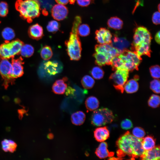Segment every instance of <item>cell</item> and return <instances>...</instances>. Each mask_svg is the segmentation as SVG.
Here are the masks:
<instances>
[{
    "mask_svg": "<svg viewBox=\"0 0 160 160\" xmlns=\"http://www.w3.org/2000/svg\"><path fill=\"white\" fill-rule=\"evenodd\" d=\"M143 138H137L127 131L117 140L116 145L119 151L133 157H141L145 150L142 146Z\"/></svg>",
    "mask_w": 160,
    "mask_h": 160,
    "instance_id": "1",
    "label": "cell"
},
{
    "mask_svg": "<svg viewBox=\"0 0 160 160\" xmlns=\"http://www.w3.org/2000/svg\"><path fill=\"white\" fill-rule=\"evenodd\" d=\"M152 39L151 34L145 27L139 26L135 29L131 49L138 55L151 56L150 45Z\"/></svg>",
    "mask_w": 160,
    "mask_h": 160,
    "instance_id": "2",
    "label": "cell"
},
{
    "mask_svg": "<svg viewBox=\"0 0 160 160\" xmlns=\"http://www.w3.org/2000/svg\"><path fill=\"white\" fill-rule=\"evenodd\" d=\"M81 23V17L76 16L73 23L68 39L65 42L68 54L71 60L77 61L80 59L81 44L78 33V28Z\"/></svg>",
    "mask_w": 160,
    "mask_h": 160,
    "instance_id": "3",
    "label": "cell"
},
{
    "mask_svg": "<svg viewBox=\"0 0 160 160\" xmlns=\"http://www.w3.org/2000/svg\"><path fill=\"white\" fill-rule=\"evenodd\" d=\"M16 7L21 16L27 20H32L40 14V5L37 0H20Z\"/></svg>",
    "mask_w": 160,
    "mask_h": 160,
    "instance_id": "4",
    "label": "cell"
},
{
    "mask_svg": "<svg viewBox=\"0 0 160 160\" xmlns=\"http://www.w3.org/2000/svg\"><path fill=\"white\" fill-rule=\"evenodd\" d=\"M114 118V116L111 110L106 108H102L93 112L91 121L94 126H101L112 122Z\"/></svg>",
    "mask_w": 160,
    "mask_h": 160,
    "instance_id": "5",
    "label": "cell"
},
{
    "mask_svg": "<svg viewBox=\"0 0 160 160\" xmlns=\"http://www.w3.org/2000/svg\"><path fill=\"white\" fill-rule=\"evenodd\" d=\"M118 56L123 61L125 68L129 71L138 70L142 58L135 52L126 49Z\"/></svg>",
    "mask_w": 160,
    "mask_h": 160,
    "instance_id": "6",
    "label": "cell"
},
{
    "mask_svg": "<svg viewBox=\"0 0 160 160\" xmlns=\"http://www.w3.org/2000/svg\"><path fill=\"white\" fill-rule=\"evenodd\" d=\"M129 71L125 68L118 69L110 75L109 79L115 88L123 93L124 86L129 77Z\"/></svg>",
    "mask_w": 160,
    "mask_h": 160,
    "instance_id": "7",
    "label": "cell"
},
{
    "mask_svg": "<svg viewBox=\"0 0 160 160\" xmlns=\"http://www.w3.org/2000/svg\"><path fill=\"white\" fill-rule=\"evenodd\" d=\"M0 74L4 80V85L7 88L9 83H13L14 79L12 77L11 63L8 59L1 60L0 62Z\"/></svg>",
    "mask_w": 160,
    "mask_h": 160,
    "instance_id": "8",
    "label": "cell"
},
{
    "mask_svg": "<svg viewBox=\"0 0 160 160\" xmlns=\"http://www.w3.org/2000/svg\"><path fill=\"white\" fill-rule=\"evenodd\" d=\"M16 55L12 41H6L0 45V60L8 59L13 58Z\"/></svg>",
    "mask_w": 160,
    "mask_h": 160,
    "instance_id": "9",
    "label": "cell"
},
{
    "mask_svg": "<svg viewBox=\"0 0 160 160\" xmlns=\"http://www.w3.org/2000/svg\"><path fill=\"white\" fill-rule=\"evenodd\" d=\"M95 50L96 52L105 54L111 60L113 57L120 54L119 51L111 44L96 45L95 47Z\"/></svg>",
    "mask_w": 160,
    "mask_h": 160,
    "instance_id": "10",
    "label": "cell"
},
{
    "mask_svg": "<svg viewBox=\"0 0 160 160\" xmlns=\"http://www.w3.org/2000/svg\"><path fill=\"white\" fill-rule=\"evenodd\" d=\"M95 39L100 44H111L112 35L110 31L105 28H101L96 31Z\"/></svg>",
    "mask_w": 160,
    "mask_h": 160,
    "instance_id": "11",
    "label": "cell"
},
{
    "mask_svg": "<svg viewBox=\"0 0 160 160\" xmlns=\"http://www.w3.org/2000/svg\"><path fill=\"white\" fill-rule=\"evenodd\" d=\"M51 15L55 20L60 21L65 19L68 14L67 8L64 5L57 4L54 5L51 9Z\"/></svg>",
    "mask_w": 160,
    "mask_h": 160,
    "instance_id": "12",
    "label": "cell"
},
{
    "mask_svg": "<svg viewBox=\"0 0 160 160\" xmlns=\"http://www.w3.org/2000/svg\"><path fill=\"white\" fill-rule=\"evenodd\" d=\"M111 44L116 49L120 54L127 49L130 45V43L126 38L119 37L116 35L112 38Z\"/></svg>",
    "mask_w": 160,
    "mask_h": 160,
    "instance_id": "13",
    "label": "cell"
},
{
    "mask_svg": "<svg viewBox=\"0 0 160 160\" xmlns=\"http://www.w3.org/2000/svg\"><path fill=\"white\" fill-rule=\"evenodd\" d=\"M24 62L21 57L17 59L13 58L12 60V77L13 79L21 77L23 74V65Z\"/></svg>",
    "mask_w": 160,
    "mask_h": 160,
    "instance_id": "14",
    "label": "cell"
},
{
    "mask_svg": "<svg viewBox=\"0 0 160 160\" xmlns=\"http://www.w3.org/2000/svg\"><path fill=\"white\" fill-rule=\"evenodd\" d=\"M43 65L45 72L50 75H54L60 73L63 68L60 63L56 61H47Z\"/></svg>",
    "mask_w": 160,
    "mask_h": 160,
    "instance_id": "15",
    "label": "cell"
},
{
    "mask_svg": "<svg viewBox=\"0 0 160 160\" xmlns=\"http://www.w3.org/2000/svg\"><path fill=\"white\" fill-rule=\"evenodd\" d=\"M94 137L99 142H103L109 137V131L106 127H103L96 128L94 132Z\"/></svg>",
    "mask_w": 160,
    "mask_h": 160,
    "instance_id": "16",
    "label": "cell"
},
{
    "mask_svg": "<svg viewBox=\"0 0 160 160\" xmlns=\"http://www.w3.org/2000/svg\"><path fill=\"white\" fill-rule=\"evenodd\" d=\"M67 80V78L65 77L62 79L56 80L53 84L52 87L53 92L56 94H63L67 87V85L65 83Z\"/></svg>",
    "mask_w": 160,
    "mask_h": 160,
    "instance_id": "17",
    "label": "cell"
},
{
    "mask_svg": "<svg viewBox=\"0 0 160 160\" xmlns=\"http://www.w3.org/2000/svg\"><path fill=\"white\" fill-rule=\"evenodd\" d=\"M28 33L31 38L36 40L41 39L44 36L43 28L38 24H33L30 27Z\"/></svg>",
    "mask_w": 160,
    "mask_h": 160,
    "instance_id": "18",
    "label": "cell"
},
{
    "mask_svg": "<svg viewBox=\"0 0 160 160\" xmlns=\"http://www.w3.org/2000/svg\"><path fill=\"white\" fill-rule=\"evenodd\" d=\"M139 78L138 76H135L133 79L127 81L124 86V90L128 93H132L136 92L139 88V84L137 81Z\"/></svg>",
    "mask_w": 160,
    "mask_h": 160,
    "instance_id": "19",
    "label": "cell"
},
{
    "mask_svg": "<svg viewBox=\"0 0 160 160\" xmlns=\"http://www.w3.org/2000/svg\"><path fill=\"white\" fill-rule=\"evenodd\" d=\"M160 152L159 146H155L150 150L145 151L140 157L152 160H160Z\"/></svg>",
    "mask_w": 160,
    "mask_h": 160,
    "instance_id": "20",
    "label": "cell"
},
{
    "mask_svg": "<svg viewBox=\"0 0 160 160\" xmlns=\"http://www.w3.org/2000/svg\"><path fill=\"white\" fill-rule=\"evenodd\" d=\"M93 56L95 59V64L99 66L110 65L111 60L103 53L95 52L93 54Z\"/></svg>",
    "mask_w": 160,
    "mask_h": 160,
    "instance_id": "21",
    "label": "cell"
},
{
    "mask_svg": "<svg viewBox=\"0 0 160 160\" xmlns=\"http://www.w3.org/2000/svg\"><path fill=\"white\" fill-rule=\"evenodd\" d=\"M108 148V144L106 142H101L95 151L96 156L100 159H104L108 157L110 153Z\"/></svg>",
    "mask_w": 160,
    "mask_h": 160,
    "instance_id": "22",
    "label": "cell"
},
{
    "mask_svg": "<svg viewBox=\"0 0 160 160\" xmlns=\"http://www.w3.org/2000/svg\"><path fill=\"white\" fill-rule=\"evenodd\" d=\"M86 118L85 113L79 111L73 113L71 116L72 123L76 125H80L84 123Z\"/></svg>",
    "mask_w": 160,
    "mask_h": 160,
    "instance_id": "23",
    "label": "cell"
},
{
    "mask_svg": "<svg viewBox=\"0 0 160 160\" xmlns=\"http://www.w3.org/2000/svg\"><path fill=\"white\" fill-rule=\"evenodd\" d=\"M2 148L5 152L13 153L17 147V144L13 141L7 139L4 140L1 142Z\"/></svg>",
    "mask_w": 160,
    "mask_h": 160,
    "instance_id": "24",
    "label": "cell"
},
{
    "mask_svg": "<svg viewBox=\"0 0 160 160\" xmlns=\"http://www.w3.org/2000/svg\"><path fill=\"white\" fill-rule=\"evenodd\" d=\"M156 140L151 135H148L143 138L142 147L145 151L150 150L155 147Z\"/></svg>",
    "mask_w": 160,
    "mask_h": 160,
    "instance_id": "25",
    "label": "cell"
},
{
    "mask_svg": "<svg viewBox=\"0 0 160 160\" xmlns=\"http://www.w3.org/2000/svg\"><path fill=\"white\" fill-rule=\"evenodd\" d=\"M85 105L87 110L92 111L96 110L98 108L99 102L96 97L91 96L86 99L85 102Z\"/></svg>",
    "mask_w": 160,
    "mask_h": 160,
    "instance_id": "26",
    "label": "cell"
},
{
    "mask_svg": "<svg viewBox=\"0 0 160 160\" xmlns=\"http://www.w3.org/2000/svg\"><path fill=\"white\" fill-rule=\"evenodd\" d=\"M107 25L109 28L119 30L122 28L123 23L122 20L117 17H111L108 21Z\"/></svg>",
    "mask_w": 160,
    "mask_h": 160,
    "instance_id": "27",
    "label": "cell"
},
{
    "mask_svg": "<svg viewBox=\"0 0 160 160\" xmlns=\"http://www.w3.org/2000/svg\"><path fill=\"white\" fill-rule=\"evenodd\" d=\"M113 71L120 68H125L122 60L118 55L113 57L111 60L110 65Z\"/></svg>",
    "mask_w": 160,
    "mask_h": 160,
    "instance_id": "28",
    "label": "cell"
},
{
    "mask_svg": "<svg viewBox=\"0 0 160 160\" xmlns=\"http://www.w3.org/2000/svg\"><path fill=\"white\" fill-rule=\"evenodd\" d=\"M81 82L82 86L85 89L92 88L95 83V81L93 78L88 75L84 76L82 78Z\"/></svg>",
    "mask_w": 160,
    "mask_h": 160,
    "instance_id": "29",
    "label": "cell"
},
{
    "mask_svg": "<svg viewBox=\"0 0 160 160\" xmlns=\"http://www.w3.org/2000/svg\"><path fill=\"white\" fill-rule=\"evenodd\" d=\"M34 49L31 45L25 44L22 46L20 53L21 55L25 57H29L33 54Z\"/></svg>",
    "mask_w": 160,
    "mask_h": 160,
    "instance_id": "30",
    "label": "cell"
},
{
    "mask_svg": "<svg viewBox=\"0 0 160 160\" xmlns=\"http://www.w3.org/2000/svg\"><path fill=\"white\" fill-rule=\"evenodd\" d=\"M41 57L44 60H47L51 58L53 52L51 47L49 46L45 45L41 49L40 51Z\"/></svg>",
    "mask_w": 160,
    "mask_h": 160,
    "instance_id": "31",
    "label": "cell"
},
{
    "mask_svg": "<svg viewBox=\"0 0 160 160\" xmlns=\"http://www.w3.org/2000/svg\"><path fill=\"white\" fill-rule=\"evenodd\" d=\"M1 35L6 41H9L12 40L15 36L14 30L9 27L4 28L2 32Z\"/></svg>",
    "mask_w": 160,
    "mask_h": 160,
    "instance_id": "32",
    "label": "cell"
},
{
    "mask_svg": "<svg viewBox=\"0 0 160 160\" xmlns=\"http://www.w3.org/2000/svg\"><path fill=\"white\" fill-rule=\"evenodd\" d=\"M91 74L93 78L95 79H100L103 77L104 72L100 67L95 66L92 69Z\"/></svg>",
    "mask_w": 160,
    "mask_h": 160,
    "instance_id": "33",
    "label": "cell"
},
{
    "mask_svg": "<svg viewBox=\"0 0 160 160\" xmlns=\"http://www.w3.org/2000/svg\"><path fill=\"white\" fill-rule=\"evenodd\" d=\"M160 100L159 96L155 95H152L148 101V104L150 107L156 108L159 107Z\"/></svg>",
    "mask_w": 160,
    "mask_h": 160,
    "instance_id": "34",
    "label": "cell"
},
{
    "mask_svg": "<svg viewBox=\"0 0 160 160\" xmlns=\"http://www.w3.org/2000/svg\"><path fill=\"white\" fill-rule=\"evenodd\" d=\"M77 31L79 35L81 36H86L89 35L90 29L88 25L83 24L79 25Z\"/></svg>",
    "mask_w": 160,
    "mask_h": 160,
    "instance_id": "35",
    "label": "cell"
},
{
    "mask_svg": "<svg viewBox=\"0 0 160 160\" xmlns=\"http://www.w3.org/2000/svg\"><path fill=\"white\" fill-rule=\"evenodd\" d=\"M60 24L55 20H51L49 21L47 26V31L51 33H55L59 29Z\"/></svg>",
    "mask_w": 160,
    "mask_h": 160,
    "instance_id": "36",
    "label": "cell"
},
{
    "mask_svg": "<svg viewBox=\"0 0 160 160\" xmlns=\"http://www.w3.org/2000/svg\"><path fill=\"white\" fill-rule=\"evenodd\" d=\"M132 134L135 137L139 138H143L145 135L144 129L140 127H136L132 130Z\"/></svg>",
    "mask_w": 160,
    "mask_h": 160,
    "instance_id": "37",
    "label": "cell"
},
{
    "mask_svg": "<svg viewBox=\"0 0 160 160\" xmlns=\"http://www.w3.org/2000/svg\"><path fill=\"white\" fill-rule=\"evenodd\" d=\"M151 89L154 93L156 94L160 93V82L158 79H155L152 80L150 83Z\"/></svg>",
    "mask_w": 160,
    "mask_h": 160,
    "instance_id": "38",
    "label": "cell"
},
{
    "mask_svg": "<svg viewBox=\"0 0 160 160\" xmlns=\"http://www.w3.org/2000/svg\"><path fill=\"white\" fill-rule=\"evenodd\" d=\"M151 76L155 79H159L160 76V68L159 65H156L151 66L150 69Z\"/></svg>",
    "mask_w": 160,
    "mask_h": 160,
    "instance_id": "39",
    "label": "cell"
},
{
    "mask_svg": "<svg viewBox=\"0 0 160 160\" xmlns=\"http://www.w3.org/2000/svg\"><path fill=\"white\" fill-rule=\"evenodd\" d=\"M8 7L6 3L4 1L0 2V16L4 17L8 12Z\"/></svg>",
    "mask_w": 160,
    "mask_h": 160,
    "instance_id": "40",
    "label": "cell"
},
{
    "mask_svg": "<svg viewBox=\"0 0 160 160\" xmlns=\"http://www.w3.org/2000/svg\"><path fill=\"white\" fill-rule=\"evenodd\" d=\"M121 126L122 129L125 130H127L132 127L133 124L130 120L127 119L121 121Z\"/></svg>",
    "mask_w": 160,
    "mask_h": 160,
    "instance_id": "41",
    "label": "cell"
},
{
    "mask_svg": "<svg viewBox=\"0 0 160 160\" xmlns=\"http://www.w3.org/2000/svg\"><path fill=\"white\" fill-rule=\"evenodd\" d=\"M152 21L153 23L155 25L159 24L160 23L159 12L157 11L154 13L152 17Z\"/></svg>",
    "mask_w": 160,
    "mask_h": 160,
    "instance_id": "42",
    "label": "cell"
},
{
    "mask_svg": "<svg viewBox=\"0 0 160 160\" xmlns=\"http://www.w3.org/2000/svg\"><path fill=\"white\" fill-rule=\"evenodd\" d=\"M78 4L82 7L89 5L94 0H76Z\"/></svg>",
    "mask_w": 160,
    "mask_h": 160,
    "instance_id": "43",
    "label": "cell"
},
{
    "mask_svg": "<svg viewBox=\"0 0 160 160\" xmlns=\"http://www.w3.org/2000/svg\"><path fill=\"white\" fill-rule=\"evenodd\" d=\"M59 4L65 5L67 4L69 2V0H55Z\"/></svg>",
    "mask_w": 160,
    "mask_h": 160,
    "instance_id": "44",
    "label": "cell"
},
{
    "mask_svg": "<svg viewBox=\"0 0 160 160\" xmlns=\"http://www.w3.org/2000/svg\"><path fill=\"white\" fill-rule=\"evenodd\" d=\"M160 31H159L156 33L155 36V39L156 41L159 44H160Z\"/></svg>",
    "mask_w": 160,
    "mask_h": 160,
    "instance_id": "45",
    "label": "cell"
},
{
    "mask_svg": "<svg viewBox=\"0 0 160 160\" xmlns=\"http://www.w3.org/2000/svg\"><path fill=\"white\" fill-rule=\"evenodd\" d=\"M76 0H69L70 3L71 4H73L75 2Z\"/></svg>",
    "mask_w": 160,
    "mask_h": 160,
    "instance_id": "46",
    "label": "cell"
},
{
    "mask_svg": "<svg viewBox=\"0 0 160 160\" xmlns=\"http://www.w3.org/2000/svg\"><path fill=\"white\" fill-rule=\"evenodd\" d=\"M141 160H150V159H146V158H143V157H141Z\"/></svg>",
    "mask_w": 160,
    "mask_h": 160,
    "instance_id": "47",
    "label": "cell"
},
{
    "mask_svg": "<svg viewBox=\"0 0 160 160\" xmlns=\"http://www.w3.org/2000/svg\"><path fill=\"white\" fill-rule=\"evenodd\" d=\"M158 9L159 12H160V4H159L158 6Z\"/></svg>",
    "mask_w": 160,
    "mask_h": 160,
    "instance_id": "48",
    "label": "cell"
}]
</instances>
